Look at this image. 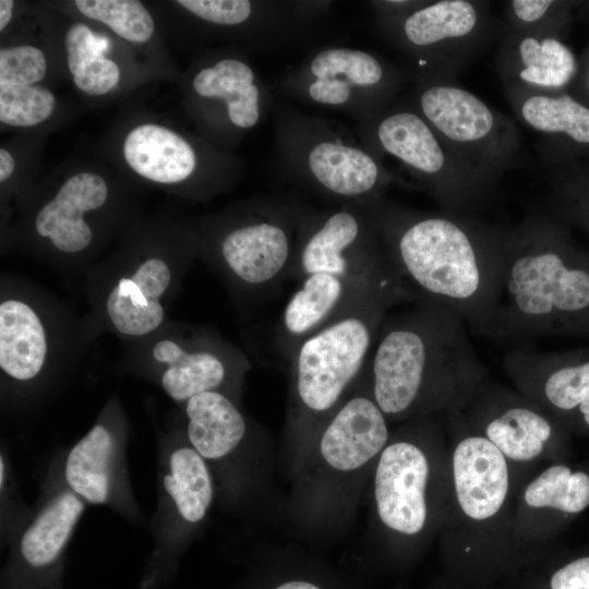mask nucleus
<instances>
[{
    "instance_id": "c756f323",
    "label": "nucleus",
    "mask_w": 589,
    "mask_h": 589,
    "mask_svg": "<svg viewBox=\"0 0 589 589\" xmlns=\"http://www.w3.org/2000/svg\"><path fill=\"white\" fill-rule=\"evenodd\" d=\"M525 502L533 508L579 513L589 506V476L575 473L563 465L545 469L525 491Z\"/></svg>"
},
{
    "instance_id": "bb28decb",
    "label": "nucleus",
    "mask_w": 589,
    "mask_h": 589,
    "mask_svg": "<svg viewBox=\"0 0 589 589\" xmlns=\"http://www.w3.org/2000/svg\"><path fill=\"white\" fill-rule=\"evenodd\" d=\"M518 77L540 88H561L568 84L577 71L572 50L552 37H524L517 48Z\"/></svg>"
},
{
    "instance_id": "473e14b6",
    "label": "nucleus",
    "mask_w": 589,
    "mask_h": 589,
    "mask_svg": "<svg viewBox=\"0 0 589 589\" xmlns=\"http://www.w3.org/2000/svg\"><path fill=\"white\" fill-rule=\"evenodd\" d=\"M107 312L113 326L122 334L145 335L155 329L164 318L159 301L148 306H139L121 294L115 287L107 299Z\"/></svg>"
},
{
    "instance_id": "423d86ee",
    "label": "nucleus",
    "mask_w": 589,
    "mask_h": 589,
    "mask_svg": "<svg viewBox=\"0 0 589 589\" xmlns=\"http://www.w3.org/2000/svg\"><path fill=\"white\" fill-rule=\"evenodd\" d=\"M312 274L409 290L393 267L370 214L359 205L303 212L289 278Z\"/></svg>"
},
{
    "instance_id": "a878e982",
    "label": "nucleus",
    "mask_w": 589,
    "mask_h": 589,
    "mask_svg": "<svg viewBox=\"0 0 589 589\" xmlns=\"http://www.w3.org/2000/svg\"><path fill=\"white\" fill-rule=\"evenodd\" d=\"M169 465L170 473L164 477L165 490L184 520L199 522L213 498L205 459L193 447H181L171 454Z\"/></svg>"
},
{
    "instance_id": "a211bd4d",
    "label": "nucleus",
    "mask_w": 589,
    "mask_h": 589,
    "mask_svg": "<svg viewBox=\"0 0 589 589\" xmlns=\"http://www.w3.org/2000/svg\"><path fill=\"white\" fill-rule=\"evenodd\" d=\"M123 154L140 176L160 183L188 179L196 167L192 146L177 133L156 124H143L127 136Z\"/></svg>"
},
{
    "instance_id": "393cba45",
    "label": "nucleus",
    "mask_w": 589,
    "mask_h": 589,
    "mask_svg": "<svg viewBox=\"0 0 589 589\" xmlns=\"http://www.w3.org/2000/svg\"><path fill=\"white\" fill-rule=\"evenodd\" d=\"M478 23L474 5L466 0H442L410 12L402 21L409 45L430 48L469 35Z\"/></svg>"
},
{
    "instance_id": "f8f14e48",
    "label": "nucleus",
    "mask_w": 589,
    "mask_h": 589,
    "mask_svg": "<svg viewBox=\"0 0 589 589\" xmlns=\"http://www.w3.org/2000/svg\"><path fill=\"white\" fill-rule=\"evenodd\" d=\"M504 364L526 393L554 410L578 409L589 398V354L514 350Z\"/></svg>"
},
{
    "instance_id": "b1692460",
    "label": "nucleus",
    "mask_w": 589,
    "mask_h": 589,
    "mask_svg": "<svg viewBox=\"0 0 589 589\" xmlns=\"http://www.w3.org/2000/svg\"><path fill=\"white\" fill-rule=\"evenodd\" d=\"M84 506L71 492H63L39 514L21 539V553L33 566H44L59 555Z\"/></svg>"
},
{
    "instance_id": "6ab92c4d",
    "label": "nucleus",
    "mask_w": 589,
    "mask_h": 589,
    "mask_svg": "<svg viewBox=\"0 0 589 589\" xmlns=\"http://www.w3.org/2000/svg\"><path fill=\"white\" fill-rule=\"evenodd\" d=\"M195 93L207 99L221 100L232 125L255 127L263 112V91L250 64L224 58L199 71L193 80Z\"/></svg>"
},
{
    "instance_id": "f704fd0d",
    "label": "nucleus",
    "mask_w": 589,
    "mask_h": 589,
    "mask_svg": "<svg viewBox=\"0 0 589 589\" xmlns=\"http://www.w3.org/2000/svg\"><path fill=\"white\" fill-rule=\"evenodd\" d=\"M178 4L200 19L218 25H239L253 14L248 0H179Z\"/></svg>"
},
{
    "instance_id": "c85d7f7f",
    "label": "nucleus",
    "mask_w": 589,
    "mask_h": 589,
    "mask_svg": "<svg viewBox=\"0 0 589 589\" xmlns=\"http://www.w3.org/2000/svg\"><path fill=\"white\" fill-rule=\"evenodd\" d=\"M524 121L543 133H563L572 140L589 144V108L568 95L533 94L520 106Z\"/></svg>"
},
{
    "instance_id": "58836bf2",
    "label": "nucleus",
    "mask_w": 589,
    "mask_h": 589,
    "mask_svg": "<svg viewBox=\"0 0 589 589\" xmlns=\"http://www.w3.org/2000/svg\"><path fill=\"white\" fill-rule=\"evenodd\" d=\"M14 2L12 0L0 1V29H4L12 17V9Z\"/></svg>"
},
{
    "instance_id": "6e6552de",
    "label": "nucleus",
    "mask_w": 589,
    "mask_h": 589,
    "mask_svg": "<svg viewBox=\"0 0 589 589\" xmlns=\"http://www.w3.org/2000/svg\"><path fill=\"white\" fill-rule=\"evenodd\" d=\"M386 77L384 64L374 55L327 47L309 58L289 85L303 100L357 115L378 95Z\"/></svg>"
},
{
    "instance_id": "2f4dec72",
    "label": "nucleus",
    "mask_w": 589,
    "mask_h": 589,
    "mask_svg": "<svg viewBox=\"0 0 589 589\" xmlns=\"http://www.w3.org/2000/svg\"><path fill=\"white\" fill-rule=\"evenodd\" d=\"M55 96L40 86H0V120L13 127H31L46 120Z\"/></svg>"
},
{
    "instance_id": "79ce46f5",
    "label": "nucleus",
    "mask_w": 589,
    "mask_h": 589,
    "mask_svg": "<svg viewBox=\"0 0 589 589\" xmlns=\"http://www.w3.org/2000/svg\"><path fill=\"white\" fill-rule=\"evenodd\" d=\"M3 472H4V464H3V459L1 458L0 459V483H1V486L3 485Z\"/></svg>"
},
{
    "instance_id": "f3484780",
    "label": "nucleus",
    "mask_w": 589,
    "mask_h": 589,
    "mask_svg": "<svg viewBox=\"0 0 589 589\" xmlns=\"http://www.w3.org/2000/svg\"><path fill=\"white\" fill-rule=\"evenodd\" d=\"M483 416L485 437L516 461L539 456L553 433L551 421L539 409L514 398H494L484 405Z\"/></svg>"
},
{
    "instance_id": "dca6fc26",
    "label": "nucleus",
    "mask_w": 589,
    "mask_h": 589,
    "mask_svg": "<svg viewBox=\"0 0 589 589\" xmlns=\"http://www.w3.org/2000/svg\"><path fill=\"white\" fill-rule=\"evenodd\" d=\"M374 136L383 152L424 180L438 183L447 157L438 135L420 113L410 110L390 112L377 121Z\"/></svg>"
},
{
    "instance_id": "aec40b11",
    "label": "nucleus",
    "mask_w": 589,
    "mask_h": 589,
    "mask_svg": "<svg viewBox=\"0 0 589 589\" xmlns=\"http://www.w3.org/2000/svg\"><path fill=\"white\" fill-rule=\"evenodd\" d=\"M188 437L204 459H219L232 452L247 432L240 410L217 390L201 393L187 401Z\"/></svg>"
},
{
    "instance_id": "9b49d317",
    "label": "nucleus",
    "mask_w": 589,
    "mask_h": 589,
    "mask_svg": "<svg viewBox=\"0 0 589 589\" xmlns=\"http://www.w3.org/2000/svg\"><path fill=\"white\" fill-rule=\"evenodd\" d=\"M428 478V458L418 445L409 441L386 445L375 469L374 498L378 517L388 529L407 536L423 529Z\"/></svg>"
},
{
    "instance_id": "412c9836",
    "label": "nucleus",
    "mask_w": 589,
    "mask_h": 589,
    "mask_svg": "<svg viewBox=\"0 0 589 589\" xmlns=\"http://www.w3.org/2000/svg\"><path fill=\"white\" fill-rule=\"evenodd\" d=\"M46 353L45 329L37 314L24 302H1V369L16 380H31L41 370Z\"/></svg>"
},
{
    "instance_id": "cd10ccee",
    "label": "nucleus",
    "mask_w": 589,
    "mask_h": 589,
    "mask_svg": "<svg viewBox=\"0 0 589 589\" xmlns=\"http://www.w3.org/2000/svg\"><path fill=\"white\" fill-rule=\"evenodd\" d=\"M69 70L75 85L86 94L103 95L120 80V70L100 52L98 39L82 23L72 25L65 35Z\"/></svg>"
},
{
    "instance_id": "4c0bfd02",
    "label": "nucleus",
    "mask_w": 589,
    "mask_h": 589,
    "mask_svg": "<svg viewBox=\"0 0 589 589\" xmlns=\"http://www.w3.org/2000/svg\"><path fill=\"white\" fill-rule=\"evenodd\" d=\"M14 170V159L11 154L4 149H0V181L7 180Z\"/></svg>"
},
{
    "instance_id": "f03ea898",
    "label": "nucleus",
    "mask_w": 589,
    "mask_h": 589,
    "mask_svg": "<svg viewBox=\"0 0 589 589\" xmlns=\"http://www.w3.org/2000/svg\"><path fill=\"white\" fill-rule=\"evenodd\" d=\"M466 326L452 309L423 297L410 311L385 317L363 373L387 419L457 402L480 387L484 371Z\"/></svg>"
},
{
    "instance_id": "4468645a",
    "label": "nucleus",
    "mask_w": 589,
    "mask_h": 589,
    "mask_svg": "<svg viewBox=\"0 0 589 589\" xmlns=\"http://www.w3.org/2000/svg\"><path fill=\"white\" fill-rule=\"evenodd\" d=\"M107 195V184L101 177L91 172L71 177L56 197L38 212L35 220L37 232L49 237L53 245L63 252L85 249L92 240V230L83 214L101 207Z\"/></svg>"
},
{
    "instance_id": "7ed1b4c3",
    "label": "nucleus",
    "mask_w": 589,
    "mask_h": 589,
    "mask_svg": "<svg viewBox=\"0 0 589 589\" xmlns=\"http://www.w3.org/2000/svg\"><path fill=\"white\" fill-rule=\"evenodd\" d=\"M589 328V263L541 219L504 233L493 339Z\"/></svg>"
},
{
    "instance_id": "ddd939ff",
    "label": "nucleus",
    "mask_w": 589,
    "mask_h": 589,
    "mask_svg": "<svg viewBox=\"0 0 589 589\" xmlns=\"http://www.w3.org/2000/svg\"><path fill=\"white\" fill-rule=\"evenodd\" d=\"M453 473L462 512L474 520L494 516L508 491L505 456L485 436H467L456 446Z\"/></svg>"
},
{
    "instance_id": "0eeeda50",
    "label": "nucleus",
    "mask_w": 589,
    "mask_h": 589,
    "mask_svg": "<svg viewBox=\"0 0 589 589\" xmlns=\"http://www.w3.org/2000/svg\"><path fill=\"white\" fill-rule=\"evenodd\" d=\"M302 214L293 205L266 199L252 218L223 237L219 252L226 267L248 287L274 290L289 278Z\"/></svg>"
},
{
    "instance_id": "a19ab883",
    "label": "nucleus",
    "mask_w": 589,
    "mask_h": 589,
    "mask_svg": "<svg viewBox=\"0 0 589 589\" xmlns=\"http://www.w3.org/2000/svg\"><path fill=\"white\" fill-rule=\"evenodd\" d=\"M578 412L582 421L589 426V398L578 407Z\"/></svg>"
},
{
    "instance_id": "ea45409f",
    "label": "nucleus",
    "mask_w": 589,
    "mask_h": 589,
    "mask_svg": "<svg viewBox=\"0 0 589 589\" xmlns=\"http://www.w3.org/2000/svg\"><path fill=\"white\" fill-rule=\"evenodd\" d=\"M275 589H321L316 585L304 580H290L286 581Z\"/></svg>"
},
{
    "instance_id": "5701e85b",
    "label": "nucleus",
    "mask_w": 589,
    "mask_h": 589,
    "mask_svg": "<svg viewBox=\"0 0 589 589\" xmlns=\"http://www.w3.org/2000/svg\"><path fill=\"white\" fill-rule=\"evenodd\" d=\"M113 442L110 432L95 425L70 450L64 476L71 490L92 504H103L109 494V461Z\"/></svg>"
},
{
    "instance_id": "2eb2a0df",
    "label": "nucleus",
    "mask_w": 589,
    "mask_h": 589,
    "mask_svg": "<svg viewBox=\"0 0 589 589\" xmlns=\"http://www.w3.org/2000/svg\"><path fill=\"white\" fill-rule=\"evenodd\" d=\"M419 108L436 134L455 144L481 143L495 130V116L490 107L457 86H426L419 95Z\"/></svg>"
},
{
    "instance_id": "e433bc0d",
    "label": "nucleus",
    "mask_w": 589,
    "mask_h": 589,
    "mask_svg": "<svg viewBox=\"0 0 589 589\" xmlns=\"http://www.w3.org/2000/svg\"><path fill=\"white\" fill-rule=\"evenodd\" d=\"M553 3L550 0H514L512 9L518 20L532 23L541 20Z\"/></svg>"
},
{
    "instance_id": "39448f33",
    "label": "nucleus",
    "mask_w": 589,
    "mask_h": 589,
    "mask_svg": "<svg viewBox=\"0 0 589 589\" xmlns=\"http://www.w3.org/2000/svg\"><path fill=\"white\" fill-rule=\"evenodd\" d=\"M278 139L288 168L309 188L341 204L366 206L380 200L386 175L350 136L309 117H286Z\"/></svg>"
},
{
    "instance_id": "4be33fe9",
    "label": "nucleus",
    "mask_w": 589,
    "mask_h": 589,
    "mask_svg": "<svg viewBox=\"0 0 589 589\" xmlns=\"http://www.w3.org/2000/svg\"><path fill=\"white\" fill-rule=\"evenodd\" d=\"M153 356L169 365L161 385L175 400L188 401L201 393L217 390L227 376L225 361L212 351L191 352L172 340H161L154 346Z\"/></svg>"
},
{
    "instance_id": "20e7f679",
    "label": "nucleus",
    "mask_w": 589,
    "mask_h": 589,
    "mask_svg": "<svg viewBox=\"0 0 589 589\" xmlns=\"http://www.w3.org/2000/svg\"><path fill=\"white\" fill-rule=\"evenodd\" d=\"M406 299L384 294L303 339L289 357L293 414L315 430L361 378L388 310Z\"/></svg>"
},
{
    "instance_id": "7c9ffc66",
    "label": "nucleus",
    "mask_w": 589,
    "mask_h": 589,
    "mask_svg": "<svg viewBox=\"0 0 589 589\" xmlns=\"http://www.w3.org/2000/svg\"><path fill=\"white\" fill-rule=\"evenodd\" d=\"M75 5L85 16L109 26L122 38L144 43L154 32V21L136 0H76Z\"/></svg>"
},
{
    "instance_id": "9d476101",
    "label": "nucleus",
    "mask_w": 589,
    "mask_h": 589,
    "mask_svg": "<svg viewBox=\"0 0 589 589\" xmlns=\"http://www.w3.org/2000/svg\"><path fill=\"white\" fill-rule=\"evenodd\" d=\"M360 380L320 424L317 447L327 467L352 472L372 460L386 447L387 418Z\"/></svg>"
},
{
    "instance_id": "72a5a7b5",
    "label": "nucleus",
    "mask_w": 589,
    "mask_h": 589,
    "mask_svg": "<svg viewBox=\"0 0 589 589\" xmlns=\"http://www.w3.org/2000/svg\"><path fill=\"white\" fill-rule=\"evenodd\" d=\"M46 59L34 46L3 48L0 51V86H28L43 80Z\"/></svg>"
},
{
    "instance_id": "c9c22d12",
    "label": "nucleus",
    "mask_w": 589,
    "mask_h": 589,
    "mask_svg": "<svg viewBox=\"0 0 589 589\" xmlns=\"http://www.w3.org/2000/svg\"><path fill=\"white\" fill-rule=\"evenodd\" d=\"M131 278L147 300L158 301L170 284V271L163 260L149 259L140 265Z\"/></svg>"
},
{
    "instance_id": "1a4fd4ad",
    "label": "nucleus",
    "mask_w": 589,
    "mask_h": 589,
    "mask_svg": "<svg viewBox=\"0 0 589 589\" xmlns=\"http://www.w3.org/2000/svg\"><path fill=\"white\" fill-rule=\"evenodd\" d=\"M407 289L380 286L330 274H312L289 298L278 328V345L289 359L308 336L360 304L384 294L411 298Z\"/></svg>"
},
{
    "instance_id": "f257e3e1",
    "label": "nucleus",
    "mask_w": 589,
    "mask_h": 589,
    "mask_svg": "<svg viewBox=\"0 0 589 589\" xmlns=\"http://www.w3.org/2000/svg\"><path fill=\"white\" fill-rule=\"evenodd\" d=\"M387 256L418 297L456 312L476 334L493 338L504 233L446 214L364 206Z\"/></svg>"
}]
</instances>
